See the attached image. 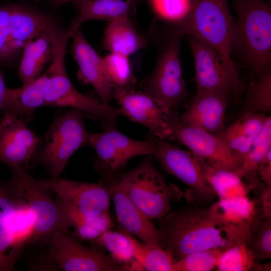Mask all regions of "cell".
<instances>
[{
	"label": "cell",
	"mask_w": 271,
	"mask_h": 271,
	"mask_svg": "<svg viewBox=\"0 0 271 271\" xmlns=\"http://www.w3.org/2000/svg\"><path fill=\"white\" fill-rule=\"evenodd\" d=\"M268 2H269V3H270V1H271V0H268Z\"/></svg>",
	"instance_id": "obj_44"
},
{
	"label": "cell",
	"mask_w": 271,
	"mask_h": 271,
	"mask_svg": "<svg viewBox=\"0 0 271 271\" xmlns=\"http://www.w3.org/2000/svg\"><path fill=\"white\" fill-rule=\"evenodd\" d=\"M7 88L4 74L0 69V120L6 112V97Z\"/></svg>",
	"instance_id": "obj_41"
},
{
	"label": "cell",
	"mask_w": 271,
	"mask_h": 271,
	"mask_svg": "<svg viewBox=\"0 0 271 271\" xmlns=\"http://www.w3.org/2000/svg\"><path fill=\"white\" fill-rule=\"evenodd\" d=\"M57 201L68 225L73 227L76 235L82 239L94 241L113 226L109 214L89 216L58 199Z\"/></svg>",
	"instance_id": "obj_29"
},
{
	"label": "cell",
	"mask_w": 271,
	"mask_h": 271,
	"mask_svg": "<svg viewBox=\"0 0 271 271\" xmlns=\"http://www.w3.org/2000/svg\"><path fill=\"white\" fill-rule=\"evenodd\" d=\"M72 53L79 68V77L93 88L100 100L109 104L113 98V86L106 72L103 58L89 44L80 28L71 32Z\"/></svg>",
	"instance_id": "obj_18"
},
{
	"label": "cell",
	"mask_w": 271,
	"mask_h": 271,
	"mask_svg": "<svg viewBox=\"0 0 271 271\" xmlns=\"http://www.w3.org/2000/svg\"><path fill=\"white\" fill-rule=\"evenodd\" d=\"M230 99L216 92L196 93L189 107L178 115V120L183 125L216 134L225 127V112Z\"/></svg>",
	"instance_id": "obj_20"
},
{
	"label": "cell",
	"mask_w": 271,
	"mask_h": 271,
	"mask_svg": "<svg viewBox=\"0 0 271 271\" xmlns=\"http://www.w3.org/2000/svg\"><path fill=\"white\" fill-rule=\"evenodd\" d=\"M103 61L113 88L125 91L135 90L136 78L132 73L128 56L110 53L103 58Z\"/></svg>",
	"instance_id": "obj_34"
},
{
	"label": "cell",
	"mask_w": 271,
	"mask_h": 271,
	"mask_svg": "<svg viewBox=\"0 0 271 271\" xmlns=\"http://www.w3.org/2000/svg\"><path fill=\"white\" fill-rule=\"evenodd\" d=\"M57 199L91 216L109 214L110 196L103 183H89L59 177L41 180Z\"/></svg>",
	"instance_id": "obj_15"
},
{
	"label": "cell",
	"mask_w": 271,
	"mask_h": 271,
	"mask_svg": "<svg viewBox=\"0 0 271 271\" xmlns=\"http://www.w3.org/2000/svg\"><path fill=\"white\" fill-rule=\"evenodd\" d=\"M268 116L259 112L242 114L234 122L215 134L243 159L261 132Z\"/></svg>",
	"instance_id": "obj_25"
},
{
	"label": "cell",
	"mask_w": 271,
	"mask_h": 271,
	"mask_svg": "<svg viewBox=\"0 0 271 271\" xmlns=\"http://www.w3.org/2000/svg\"><path fill=\"white\" fill-rule=\"evenodd\" d=\"M243 238L231 240L221 252L216 269L218 271H247L255 263V256Z\"/></svg>",
	"instance_id": "obj_32"
},
{
	"label": "cell",
	"mask_w": 271,
	"mask_h": 271,
	"mask_svg": "<svg viewBox=\"0 0 271 271\" xmlns=\"http://www.w3.org/2000/svg\"><path fill=\"white\" fill-rule=\"evenodd\" d=\"M48 257L63 271H128L130 268L95 249L89 248L71 237L58 232L48 244Z\"/></svg>",
	"instance_id": "obj_13"
},
{
	"label": "cell",
	"mask_w": 271,
	"mask_h": 271,
	"mask_svg": "<svg viewBox=\"0 0 271 271\" xmlns=\"http://www.w3.org/2000/svg\"><path fill=\"white\" fill-rule=\"evenodd\" d=\"M233 49L257 76L270 72L271 8L264 0H233Z\"/></svg>",
	"instance_id": "obj_2"
},
{
	"label": "cell",
	"mask_w": 271,
	"mask_h": 271,
	"mask_svg": "<svg viewBox=\"0 0 271 271\" xmlns=\"http://www.w3.org/2000/svg\"><path fill=\"white\" fill-rule=\"evenodd\" d=\"M101 132L89 133L87 145L96 153L95 169L104 179H112L133 157L152 155L153 146L146 141L130 139L119 131L115 121H103Z\"/></svg>",
	"instance_id": "obj_10"
},
{
	"label": "cell",
	"mask_w": 271,
	"mask_h": 271,
	"mask_svg": "<svg viewBox=\"0 0 271 271\" xmlns=\"http://www.w3.org/2000/svg\"><path fill=\"white\" fill-rule=\"evenodd\" d=\"M71 33L67 29L57 34L53 54L46 71L48 74L45 106L76 109L91 118L115 121L122 115L119 107L103 103L100 99L83 94L73 85L65 67V55Z\"/></svg>",
	"instance_id": "obj_4"
},
{
	"label": "cell",
	"mask_w": 271,
	"mask_h": 271,
	"mask_svg": "<svg viewBox=\"0 0 271 271\" xmlns=\"http://www.w3.org/2000/svg\"><path fill=\"white\" fill-rule=\"evenodd\" d=\"M58 28L46 31L29 41L22 51L18 74L22 85L39 77L49 62L54 51Z\"/></svg>",
	"instance_id": "obj_23"
},
{
	"label": "cell",
	"mask_w": 271,
	"mask_h": 271,
	"mask_svg": "<svg viewBox=\"0 0 271 271\" xmlns=\"http://www.w3.org/2000/svg\"><path fill=\"white\" fill-rule=\"evenodd\" d=\"M176 111L167 114L166 119L176 140L189 151L217 168L236 172L242 159L233 152L215 134L180 123Z\"/></svg>",
	"instance_id": "obj_14"
},
{
	"label": "cell",
	"mask_w": 271,
	"mask_h": 271,
	"mask_svg": "<svg viewBox=\"0 0 271 271\" xmlns=\"http://www.w3.org/2000/svg\"><path fill=\"white\" fill-rule=\"evenodd\" d=\"M130 3H132L133 2V0H126Z\"/></svg>",
	"instance_id": "obj_43"
},
{
	"label": "cell",
	"mask_w": 271,
	"mask_h": 271,
	"mask_svg": "<svg viewBox=\"0 0 271 271\" xmlns=\"http://www.w3.org/2000/svg\"><path fill=\"white\" fill-rule=\"evenodd\" d=\"M48 74L46 70L39 77L21 87H8L6 112L26 123L33 119L35 110L45 106V95Z\"/></svg>",
	"instance_id": "obj_24"
},
{
	"label": "cell",
	"mask_w": 271,
	"mask_h": 271,
	"mask_svg": "<svg viewBox=\"0 0 271 271\" xmlns=\"http://www.w3.org/2000/svg\"><path fill=\"white\" fill-rule=\"evenodd\" d=\"M131 3L126 0H83L75 5L78 13L68 29L72 32L87 21L109 22L119 16L128 15Z\"/></svg>",
	"instance_id": "obj_27"
},
{
	"label": "cell",
	"mask_w": 271,
	"mask_h": 271,
	"mask_svg": "<svg viewBox=\"0 0 271 271\" xmlns=\"http://www.w3.org/2000/svg\"><path fill=\"white\" fill-rule=\"evenodd\" d=\"M235 20L227 0H195L187 18L167 35L197 37L233 64Z\"/></svg>",
	"instance_id": "obj_5"
},
{
	"label": "cell",
	"mask_w": 271,
	"mask_h": 271,
	"mask_svg": "<svg viewBox=\"0 0 271 271\" xmlns=\"http://www.w3.org/2000/svg\"><path fill=\"white\" fill-rule=\"evenodd\" d=\"M84 115L81 111L71 109L56 118L41 139L33 158L52 178L59 177L74 153L87 145L89 133Z\"/></svg>",
	"instance_id": "obj_7"
},
{
	"label": "cell",
	"mask_w": 271,
	"mask_h": 271,
	"mask_svg": "<svg viewBox=\"0 0 271 271\" xmlns=\"http://www.w3.org/2000/svg\"><path fill=\"white\" fill-rule=\"evenodd\" d=\"M270 150L271 117L269 116L261 132L243 157L236 171L251 190L256 191L262 184L257 171L260 162Z\"/></svg>",
	"instance_id": "obj_30"
},
{
	"label": "cell",
	"mask_w": 271,
	"mask_h": 271,
	"mask_svg": "<svg viewBox=\"0 0 271 271\" xmlns=\"http://www.w3.org/2000/svg\"><path fill=\"white\" fill-rule=\"evenodd\" d=\"M56 28L50 16L30 7L0 6V65L11 66L29 41Z\"/></svg>",
	"instance_id": "obj_8"
},
{
	"label": "cell",
	"mask_w": 271,
	"mask_h": 271,
	"mask_svg": "<svg viewBox=\"0 0 271 271\" xmlns=\"http://www.w3.org/2000/svg\"><path fill=\"white\" fill-rule=\"evenodd\" d=\"M113 182L152 220L159 219L172 210L171 201L179 192L176 187L166 183L151 155Z\"/></svg>",
	"instance_id": "obj_6"
},
{
	"label": "cell",
	"mask_w": 271,
	"mask_h": 271,
	"mask_svg": "<svg viewBox=\"0 0 271 271\" xmlns=\"http://www.w3.org/2000/svg\"><path fill=\"white\" fill-rule=\"evenodd\" d=\"M101 44L102 48L110 53L128 57L147 46L148 40L136 29L128 15H123L109 21Z\"/></svg>",
	"instance_id": "obj_26"
},
{
	"label": "cell",
	"mask_w": 271,
	"mask_h": 271,
	"mask_svg": "<svg viewBox=\"0 0 271 271\" xmlns=\"http://www.w3.org/2000/svg\"><path fill=\"white\" fill-rule=\"evenodd\" d=\"M12 176L2 184L12 196L24 202L27 206L32 218L33 233L29 243L48 245L56 232L68 233L70 228L66 223L52 193L28 173L23 166L10 168Z\"/></svg>",
	"instance_id": "obj_3"
},
{
	"label": "cell",
	"mask_w": 271,
	"mask_h": 271,
	"mask_svg": "<svg viewBox=\"0 0 271 271\" xmlns=\"http://www.w3.org/2000/svg\"><path fill=\"white\" fill-rule=\"evenodd\" d=\"M51 2L56 5H62L68 3H73L76 5L83 0H49Z\"/></svg>",
	"instance_id": "obj_42"
},
{
	"label": "cell",
	"mask_w": 271,
	"mask_h": 271,
	"mask_svg": "<svg viewBox=\"0 0 271 271\" xmlns=\"http://www.w3.org/2000/svg\"><path fill=\"white\" fill-rule=\"evenodd\" d=\"M247 244L255 256V263L271 257V215L263 217L252 225Z\"/></svg>",
	"instance_id": "obj_37"
},
{
	"label": "cell",
	"mask_w": 271,
	"mask_h": 271,
	"mask_svg": "<svg viewBox=\"0 0 271 271\" xmlns=\"http://www.w3.org/2000/svg\"><path fill=\"white\" fill-rule=\"evenodd\" d=\"M271 110V72L258 77L246 92L240 115L253 112L266 113Z\"/></svg>",
	"instance_id": "obj_35"
},
{
	"label": "cell",
	"mask_w": 271,
	"mask_h": 271,
	"mask_svg": "<svg viewBox=\"0 0 271 271\" xmlns=\"http://www.w3.org/2000/svg\"><path fill=\"white\" fill-rule=\"evenodd\" d=\"M20 203L0 184V271L14 269L24 246L19 230Z\"/></svg>",
	"instance_id": "obj_21"
},
{
	"label": "cell",
	"mask_w": 271,
	"mask_h": 271,
	"mask_svg": "<svg viewBox=\"0 0 271 271\" xmlns=\"http://www.w3.org/2000/svg\"><path fill=\"white\" fill-rule=\"evenodd\" d=\"M224 248L205 249L188 254L176 261L175 271H210L216 269Z\"/></svg>",
	"instance_id": "obj_38"
},
{
	"label": "cell",
	"mask_w": 271,
	"mask_h": 271,
	"mask_svg": "<svg viewBox=\"0 0 271 271\" xmlns=\"http://www.w3.org/2000/svg\"><path fill=\"white\" fill-rule=\"evenodd\" d=\"M158 220L160 246L176 260L193 252L225 248L230 241L208 208L199 204L171 210Z\"/></svg>",
	"instance_id": "obj_1"
},
{
	"label": "cell",
	"mask_w": 271,
	"mask_h": 271,
	"mask_svg": "<svg viewBox=\"0 0 271 271\" xmlns=\"http://www.w3.org/2000/svg\"><path fill=\"white\" fill-rule=\"evenodd\" d=\"M107 187L114 203L120 231L137 237L147 245L160 246L159 230L152 220L114 182H112Z\"/></svg>",
	"instance_id": "obj_22"
},
{
	"label": "cell",
	"mask_w": 271,
	"mask_h": 271,
	"mask_svg": "<svg viewBox=\"0 0 271 271\" xmlns=\"http://www.w3.org/2000/svg\"><path fill=\"white\" fill-rule=\"evenodd\" d=\"M183 37L182 35L166 37L152 72L140 84L142 91L168 111H176L188 94L179 57Z\"/></svg>",
	"instance_id": "obj_9"
},
{
	"label": "cell",
	"mask_w": 271,
	"mask_h": 271,
	"mask_svg": "<svg viewBox=\"0 0 271 271\" xmlns=\"http://www.w3.org/2000/svg\"><path fill=\"white\" fill-rule=\"evenodd\" d=\"M93 241L105 248L109 252V255L112 258L117 262L122 264L132 263V269L134 270L139 269L138 264L133 257L127 233L121 231H113L110 229Z\"/></svg>",
	"instance_id": "obj_36"
},
{
	"label": "cell",
	"mask_w": 271,
	"mask_h": 271,
	"mask_svg": "<svg viewBox=\"0 0 271 271\" xmlns=\"http://www.w3.org/2000/svg\"><path fill=\"white\" fill-rule=\"evenodd\" d=\"M147 138L153 144V157L168 174L188 187L191 196L199 205H211L214 202L216 196L207 182L196 155L150 132Z\"/></svg>",
	"instance_id": "obj_11"
},
{
	"label": "cell",
	"mask_w": 271,
	"mask_h": 271,
	"mask_svg": "<svg viewBox=\"0 0 271 271\" xmlns=\"http://www.w3.org/2000/svg\"><path fill=\"white\" fill-rule=\"evenodd\" d=\"M257 173L260 181L265 185L271 187V150L265 155L259 164Z\"/></svg>",
	"instance_id": "obj_39"
},
{
	"label": "cell",
	"mask_w": 271,
	"mask_h": 271,
	"mask_svg": "<svg viewBox=\"0 0 271 271\" xmlns=\"http://www.w3.org/2000/svg\"><path fill=\"white\" fill-rule=\"evenodd\" d=\"M259 194V200L264 216L271 215V187L263 183L257 189Z\"/></svg>",
	"instance_id": "obj_40"
},
{
	"label": "cell",
	"mask_w": 271,
	"mask_h": 271,
	"mask_svg": "<svg viewBox=\"0 0 271 271\" xmlns=\"http://www.w3.org/2000/svg\"><path fill=\"white\" fill-rule=\"evenodd\" d=\"M128 234L132 254L141 269L147 271H175L176 260L160 246L147 245Z\"/></svg>",
	"instance_id": "obj_31"
},
{
	"label": "cell",
	"mask_w": 271,
	"mask_h": 271,
	"mask_svg": "<svg viewBox=\"0 0 271 271\" xmlns=\"http://www.w3.org/2000/svg\"><path fill=\"white\" fill-rule=\"evenodd\" d=\"M195 69L196 93L213 91L236 99L243 90L234 64L200 39L189 36Z\"/></svg>",
	"instance_id": "obj_12"
},
{
	"label": "cell",
	"mask_w": 271,
	"mask_h": 271,
	"mask_svg": "<svg viewBox=\"0 0 271 271\" xmlns=\"http://www.w3.org/2000/svg\"><path fill=\"white\" fill-rule=\"evenodd\" d=\"M197 157L207 182L218 199L249 196L251 189L236 172L215 168Z\"/></svg>",
	"instance_id": "obj_28"
},
{
	"label": "cell",
	"mask_w": 271,
	"mask_h": 271,
	"mask_svg": "<svg viewBox=\"0 0 271 271\" xmlns=\"http://www.w3.org/2000/svg\"><path fill=\"white\" fill-rule=\"evenodd\" d=\"M113 98L119 104L122 115L144 125L150 133L159 138L172 139L166 119L171 111L151 96L142 90L125 91L113 88Z\"/></svg>",
	"instance_id": "obj_16"
},
{
	"label": "cell",
	"mask_w": 271,
	"mask_h": 271,
	"mask_svg": "<svg viewBox=\"0 0 271 271\" xmlns=\"http://www.w3.org/2000/svg\"><path fill=\"white\" fill-rule=\"evenodd\" d=\"M195 0H148L156 21L168 24L166 35L190 14Z\"/></svg>",
	"instance_id": "obj_33"
},
{
	"label": "cell",
	"mask_w": 271,
	"mask_h": 271,
	"mask_svg": "<svg viewBox=\"0 0 271 271\" xmlns=\"http://www.w3.org/2000/svg\"><path fill=\"white\" fill-rule=\"evenodd\" d=\"M259 198L249 196L228 199H218L209 207L215 221L227 232L250 233L252 225L264 217Z\"/></svg>",
	"instance_id": "obj_19"
},
{
	"label": "cell",
	"mask_w": 271,
	"mask_h": 271,
	"mask_svg": "<svg viewBox=\"0 0 271 271\" xmlns=\"http://www.w3.org/2000/svg\"><path fill=\"white\" fill-rule=\"evenodd\" d=\"M41 142V138L26 123L6 112L0 120V162L9 168L28 166Z\"/></svg>",
	"instance_id": "obj_17"
}]
</instances>
